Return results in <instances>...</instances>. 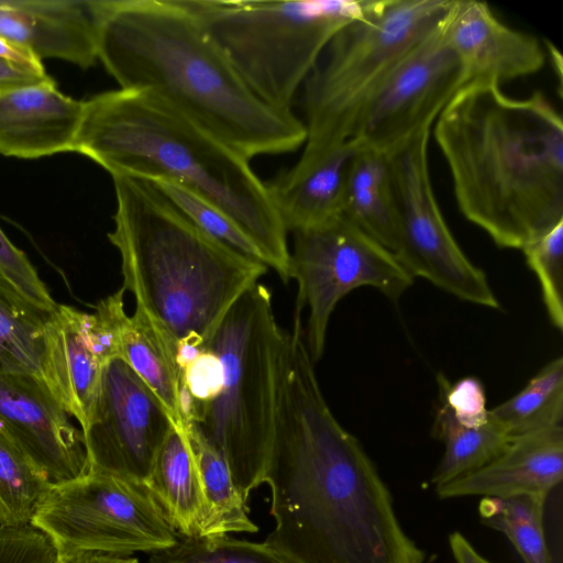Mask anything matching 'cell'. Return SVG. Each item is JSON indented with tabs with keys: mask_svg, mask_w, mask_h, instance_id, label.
<instances>
[{
	"mask_svg": "<svg viewBox=\"0 0 563 563\" xmlns=\"http://www.w3.org/2000/svg\"><path fill=\"white\" fill-rule=\"evenodd\" d=\"M147 563H290L265 542L222 536L178 534L169 548L152 552Z\"/></svg>",
	"mask_w": 563,
	"mask_h": 563,
	"instance_id": "30",
	"label": "cell"
},
{
	"mask_svg": "<svg viewBox=\"0 0 563 563\" xmlns=\"http://www.w3.org/2000/svg\"><path fill=\"white\" fill-rule=\"evenodd\" d=\"M173 426L142 378L121 358L110 361L81 429L89 468L144 485Z\"/></svg>",
	"mask_w": 563,
	"mask_h": 563,
	"instance_id": "12",
	"label": "cell"
},
{
	"mask_svg": "<svg viewBox=\"0 0 563 563\" xmlns=\"http://www.w3.org/2000/svg\"><path fill=\"white\" fill-rule=\"evenodd\" d=\"M98 58L120 89L147 91L241 153H290L306 126L243 81L183 0H98Z\"/></svg>",
	"mask_w": 563,
	"mask_h": 563,
	"instance_id": "3",
	"label": "cell"
},
{
	"mask_svg": "<svg viewBox=\"0 0 563 563\" xmlns=\"http://www.w3.org/2000/svg\"><path fill=\"white\" fill-rule=\"evenodd\" d=\"M247 87L269 107L292 111L325 47L369 0H183Z\"/></svg>",
	"mask_w": 563,
	"mask_h": 563,
	"instance_id": "8",
	"label": "cell"
},
{
	"mask_svg": "<svg viewBox=\"0 0 563 563\" xmlns=\"http://www.w3.org/2000/svg\"><path fill=\"white\" fill-rule=\"evenodd\" d=\"M56 563H139L129 555H114L97 552H74L58 554Z\"/></svg>",
	"mask_w": 563,
	"mask_h": 563,
	"instance_id": "38",
	"label": "cell"
},
{
	"mask_svg": "<svg viewBox=\"0 0 563 563\" xmlns=\"http://www.w3.org/2000/svg\"><path fill=\"white\" fill-rule=\"evenodd\" d=\"M0 430L51 483L70 481L89 471L82 432L35 376L0 375Z\"/></svg>",
	"mask_w": 563,
	"mask_h": 563,
	"instance_id": "14",
	"label": "cell"
},
{
	"mask_svg": "<svg viewBox=\"0 0 563 563\" xmlns=\"http://www.w3.org/2000/svg\"><path fill=\"white\" fill-rule=\"evenodd\" d=\"M563 477V421L514 435L482 467L435 488L440 498L547 497Z\"/></svg>",
	"mask_w": 563,
	"mask_h": 563,
	"instance_id": "17",
	"label": "cell"
},
{
	"mask_svg": "<svg viewBox=\"0 0 563 563\" xmlns=\"http://www.w3.org/2000/svg\"><path fill=\"white\" fill-rule=\"evenodd\" d=\"M282 339L272 292L256 283L227 311L208 344L221 363L222 383L188 423L223 456L244 500L263 484L271 455Z\"/></svg>",
	"mask_w": 563,
	"mask_h": 563,
	"instance_id": "7",
	"label": "cell"
},
{
	"mask_svg": "<svg viewBox=\"0 0 563 563\" xmlns=\"http://www.w3.org/2000/svg\"><path fill=\"white\" fill-rule=\"evenodd\" d=\"M440 23L396 66L364 108L352 137L363 146L389 155L420 131L432 128L466 85Z\"/></svg>",
	"mask_w": 563,
	"mask_h": 563,
	"instance_id": "13",
	"label": "cell"
},
{
	"mask_svg": "<svg viewBox=\"0 0 563 563\" xmlns=\"http://www.w3.org/2000/svg\"><path fill=\"white\" fill-rule=\"evenodd\" d=\"M449 543L456 563H490L457 531L450 534Z\"/></svg>",
	"mask_w": 563,
	"mask_h": 563,
	"instance_id": "39",
	"label": "cell"
},
{
	"mask_svg": "<svg viewBox=\"0 0 563 563\" xmlns=\"http://www.w3.org/2000/svg\"><path fill=\"white\" fill-rule=\"evenodd\" d=\"M119 339V358L157 396L174 426L184 428L180 407L181 372L170 346L137 308L132 316H124Z\"/></svg>",
	"mask_w": 563,
	"mask_h": 563,
	"instance_id": "24",
	"label": "cell"
},
{
	"mask_svg": "<svg viewBox=\"0 0 563 563\" xmlns=\"http://www.w3.org/2000/svg\"><path fill=\"white\" fill-rule=\"evenodd\" d=\"M500 87L464 85L433 134L461 213L498 247L521 250L563 220V121L541 91L518 99Z\"/></svg>",
	"mask_w": 563,
	"mask_h": 563,
	"instance_id": "2",
	"label": "cell"
},
{
	"mask_svg": "<svg viewBox=\"0 0 563 563\" xmlns=\"http://www.w3.org/2000/svg\"><path fill=\"white\" fill-rule=\"evenodd\" d=\"M84 101L48 80L0 91V155L37 158L74 152Z\"/></svg>",
	"mask_w": 563,
	"mask_h": 563,
	"instance_id": "18",
	"label": "cell"
},
{
	"mask_svg": "<svg viewBox=\"0 0 563 563\" xmlns=\"http://www.w3.org/2000/svg\"><path fill=\"white\" fill-rule=\"evenodd\" d=\"M467 82L501 84L538 73L545 52L531 34L503 23L485 2L451 0L440 23Z\"/></svg>",
	"mask_w": 563,
	"mask_h": 563,
	"instance_id": "15",
	"label": "cell"
},
{
	"mask_svg": "<svg viewBox=\"0 0 563 563\" xmlns=\"http://www.w3.org/2000/svg\"><path fill=\"white\" fill-rule=\"evenodd\" d=\"M51 79L46 74L0 58V91L33 85Z\"/></svg>",
	"mask_w": 563,
	"mask_h": 563,
	"instance_id": "36",
	"label": "cell"
},
{
	"mask_svg": "<svg viewBox=\"0 0 563 563\" xmlns=\"http://www.w3.org/2000/svg\"><path fill=\"white\" fill-rule=\"evenodd\" d=\"M0 275L22 295L47 310L57 305L25 254L0 229Z\"/></svg>",
	"mask_w": 563,
	"mask_h": 563,
	"instance_id": "34",
	"label": "cell"
},
{
	"mask_svg": "<svg viewBox=\"0 0 563 563\" xmlns=\"http://www.w3.org/2000/svg\"><path fill=\"white\" fill-rule=\"evenodd\" d=\"M301 319L283 332L275 428L263 483L275 527L265 543L290 563H424L361 442L330 410Z\"/></svg>",
	"mask_w": 563,
	"mask_h": 563,
	"instance_id": "1",
	"label": "cell"
},
{
	"mask_svg": "<svg viewBox=\"0 0 563 563\" xmlns=\"http://www.w3.org/2000/svg\"><path fill=\"white\" fill-rule=\"evenodd\" d=\"M538 277L551 323L563 329V220L521 249Z\"/></svg>",
	"mask_w": 563,
	"mask_h": 563,
	"instance_id": "32",
	"label": "cell"
},
{
	"mask_svg": "<svg viewBox=\"0 0 563 563\" xmlns=\"http://www.w3.org/2000/svg\"><path fill=\"white\" fill-rule=\"evenodd\" d=\"M81 311L57 305L47 335L48 388L65 410L86 427L97 399L103 365L80 325Z\"/></svg>",
	"mask_w": 563,
	"mask_h": 563,
	"instance_id": "19",
	"label": "cell"
},
{
	"mask_svg": "<svg viewBox=\"0 0 563 563\" xmlns=\"http://www.w3.org/2000/svg\"><path fill=\"white\" fill-rule=\"evenodd\" d=\"M361 143L352 139L289 183L271 179L266 186L287 231L328 223L342 216L349 164Z\"/></svg>",
	"mask_w": 563,
	"mask_h": 563,
	"instance_id": "20",
	"label": "cell"
},
{
	"mask_svg": "<svg viewBox=\"0 0 563 563\" xmlns=\"http://www.w3.org/2000/svg\"><path fill=\"white\" fill-rule=\"evenodd\" d=\"M112 179L117 209L108 239L121 256L122 287L175 351L183 374L268 266L198 229L151 181Z\"/></svg>",
	"mask_w": 563,
	"mask_h": 563,
	"instance_id": "5",
	"label": "cell"
},
{
	"mask_svg": "<svg viewBox=\"0 0 563 563\" xmlns=\"http://www.w3.org/2000/svg\"><path fill=\"white\" fill-rule=\"evenodd\" d=\"M148 181H151L177 210L206 234L241 254L265 264L256 245L239 225L216 205L175 181L166 179Z\"/></svg>",
	"mask_w": 563,
	"mask_h": 563,
	"instance_id": "31",
	"label": "cell"
},
{
	"mask_svg": "<svg viewBox=\"0 0 563 563\" xmlns=\"http://www.w3.org/2000/svg\"><path fill=\"white\" fill-rule=\"evenodd\" d=\"M184 429L197 464L208 507V520L201 536L256 532L258 528L249 518L246 500L235 486L223 456L192 424H187Z\"/></svg>",
	"mask_w": 563,
	"mask_h": 563,
	"instance_id": "25",
	"label": "cell"
},
{
	"mask_svg": "<svg viewBox=\"0 0 563 563\" xmlns=\"http://www.w3.org/2000/svg\"><path fill=\"white\" fill-rule=\"evenodd\" d=\"M431 128L420 131L388 156L401 218L397 260L412 278L483 307L499 309L485 273L462 251L440 210L431 184L428 147Z\"/></svg>",
	"mask_w": 563,
	"mask_h": 563,
	"instance_id": "11",
	"label": "cell"
},
{
	"mask_svg": "<svg viewBox=\"0 0 563 563\" xmlns=\"http://www.w3.org/2000/svg\"><path fill=\"white\" fill-rule=\"evenodd\" d=\"M0 58L46 74L42 62L29 49L0 37Z\"/></svg>",
	"mask_w": 563,
	"mask_h": 563,
	"instance_id": "37",
	"label": "cell"
},
{
	"mask_svg": "<svg viewBox=\"0 0 563 563\" xmlns=\"http://www.w3.org/2000/svg\"><path fill=\"white\" fill-rule=\"evenodd\" d=\"M55 310L31 301L0 275V375L29 374L48 387L47 335Z\"/></svg>",
	"mask_w": 563,
	"mask_h": 563,
	"instance_id": "23",
	"label": "cell"
},
{
	"mask_svg": "<svg viewBox=\"0 0 563 563\" xmlns=\"http://www.w3.org/2000/svg\"><path fill=\"white\" fill-rule=\"evenodd\" d=\"M342 216L396 255L401 218L386 154L361 144L347 167Z\"/></svg>",
	"mask_w": 563,
	"mask_h": 563,
	"instance_id": "21",
	"label": "cell"
},
{
	"mask_svg": "<svg viewBox=\"0 0 563 563\" xmlns=\"http://www.w3.org/2000/svg\"><path fill=\"white\" fill-rule=\"evenodd\" d=\"M294 233L289 276L298 284L296 313L307 306L306 344L313 363L324 351L330 317L358 287H373L396 302L413 279L395 254L340 216Z\"/></svg>",
	"mask_w": 563,
	"mask_h": 563,
	"instance_id": "10",
	"label": "cell"
},
{
	"mask_svg": "<svg viewBox=\"0 0 563 563\" xmlns=\"http://www.w3.org/2000/svg\"><path fill=\"white\" fill-rule=\"evenodd\" d=\"M31 526L49 538L58 554L152 553L178 538L143 484L91 468L80 477L52 483Z\"/></svg>",
	"mask_w": 563,
	"mask_h": 563,
	"instance_id": "9",
	"label": "cell"
},
{
	"mask_svg": "<svg viewBox=\"0 0 563 563\" xmlns=\"http://www.w3.org/2000/svg\"><path fill=\"white\" fill-rule=\"evenodd\" d=\"M437 383L439 402L449 410L460 426L478 428L489 421L485 388L478 378L467 376L451 384L443 373H439Z\"/></svg>",
	"mask_w": 563,
	"mask_h": 563,
	"instance_id": "33",
	"label": "cell"
},
{
	"mask_svg": "<svg viewBox=\"0 0 563 563\" xmlns=\"http://www.w3.org/2000/svg\"><path fill=\"white\" fill-rule=\"evenodd\" d=\"M74 152L111 176L166 179L228 214L287 284V230L250 159L155 95L111 90L84 101Z\"/></svg>",
	"mask_w": 563,
	"mask_h": 563,
	"instance_id": "4",
	"label": "cell"
},
{
	"mask_svg": "<svg viewBox=\"0 0 563 563\" xmlns=\"http://www.w3.org/2000/svg\"><path fill=\"white\" fill-rule=\"evenodd\" d=\"M144 486L178 534H202L208 520V507L184 428L172 427Z\"/></svg>",
	"mask_w": 563,
	"mask_h": 563,
	"instance_id": "22",
	"label": "cell"
},
{
	"mask_svg": "<svg viewBox=\"0 0 563 563\" xmlns=\"http://www.w3.org/2000/svg\"><path fill=\"white\" fill-rule=\"evenodd\" d=\"M57 550L38 529L0 527V563H56Z\"/></svg>",
	"mask_w": 563,
	"mask_h": 563,
	"instance_id": "35",
	"label": "cell"
},
{
	"mask_svg": "<svg viewBox=\"0 0 563 563\" xmlns=\"http://www.w3.org/2000/svg\"><path fill=\"white\" fill-rule=\"evenodd\" d=\"M545 499L540 495L484 497L479 514L485 525L508 538L525 563H551L543 528Z\"/></svg>",
	"mask_w": 563,
	"mask_h": 563,
	"instance_id": "28",
	"label": "cell"
},
{
	"mask_svg": "<svg viewBox=\"0 0 563 563\" xmlns=\"http://www.w3.org/2000/svg\"><path fill=\"white\" fill-rule=\"evenodd\" d=\"M511 437L563 421V357L545 364L511 398L489 410Z\"/></svg>",
	"mask_w": 563,
	"mask_h": 563,
	"instance_id": "27",
	"label": "cell"
},
{
	"mask_svg": "<svg viewBox=\"0 0 563 563\" xmlns=\"http://www.w3.org/2000/svg\"><path fill=\"white\" fill-rule=\"evenodd\" d=\"M450 4L451 0H369L361 16L340 29L301 87L303 152L273 179L292 181L350 141L377 89L441 22Z\"/></svg>",
	"mask_w": 563,
	"mask_h": 563,
	"instance_id": "6",
	"label": "cell"
},
{
	"mask_svg": "<svg viewBox=\"0 0 563 563\" xmlns=\"http://www.w3.org/2000/svg\"><path fill=\"white\" fill-rule=\"evenodd\" d=\"M98 0H0V37L40 60L59 58L86 69L98 58Z\"/></svg>",
	"mask_w": 563,
	"mask_h": 563,
	"instance_id": "16",
	"label": "cell"
},
{
	"mask_svg": "<svg viewBox=\"0 0 563 563\" xmlns=\"http://www.w3.org/2000/svg\"><path fill=\"white\" fill-rule=\"evenodd\" d=\"M51 484L47 475L0 430V527L30 526Z\"/></svg>",
	"mask_w": 563,
	"mask_h": 563,
	"instance_id": "29",
	"label": "cell"
},
{
	"mask_svg": "<svg viewBox=\"0 0 563 563\" xmlns=\"http://www.w3.org/2000/svg\"><path fill=\"white\" fill-rule=\"evenodd\" d=\"M433 432L444 444L443 456L431 478L435 488L482 467L512 438L492 416L486 424L478 428L460 426L440 402Z\"/></svg>",
	"mask_w": 563,
	"mask_h": 563,
	"instance_id": "26",
	"label": "cell"
}]
</instances>
